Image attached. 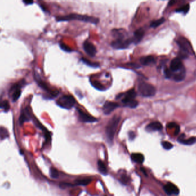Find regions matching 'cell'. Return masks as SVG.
Wrapping results in <instances>:
<instances>
[{
    "label": "cell",
    "mask_w": 196,
    "mask_h": 196,
    "mask_svg": "<svg viewBox=\"0 0 196 196\" xmlns=\"http://www.w3.org/2000/svg\"><path fill=\"white\" fill-rule=\"evenodd\" d=\"M55 19L57 21H69L71 20H78L85 23L97 24L99 22V19L93 16L83 15L77 13H70L65 16H56Z\"/></svg>",
    "instance_id": "cell-1"
},
{
    "label": "cell",
    "mask_w": 196,
    "mask_h": 196,
    "mask_svg": "<svg viewBox=\"0 0 196 196\" xmlns=\"http://www.w3.org/2000/svg\"><path fill=\"white\" fill-rule=\"evenodd\" d=\"M120 117L115 115L108 122L106 127V138L110 145L112 143L114 140V136L117 130L118 123L120 121Z\"/></svg>",
    "instance_id": "cell-2"
},
{
    "label": "cell",
    "mask_w": 196,
    "mask_h": 196,
    "mask_svg": "<svg viewBox=\"0 0 196 196\" xmlns=\"http://www.w3.org/2000/svg\"><path fill=\"white\" fill-rule=\"evenodd\" d=\"M75 103V99L71 95H64L60 97L56 101V104L58 106L67 110L72 108L74 106Z\"/></svg>",
    "instance_id": "cell-3"
},
{
    "label": "cell",
    "mask_w": 196,
    "mask_h": 196,
    "mask_svg": "<svg viewBox=\"0 0 196 196\" xmlns=\"http://www.w3.org/2000/svg\"><path fill=\"white\" fill-rule=\"evenodd\" d=\"M138 90L142 96L145 97H152L156 93L155 87L152 85L145 82L139 83Z\"/></svg>",
    "instance_id": "cell-4"
},
{
    "label": "cell",
    "mask_w": 196,
    "mask_h": 196,
    "mask_svg": "<svg viewBox=\"0 0 196 196\" xmlns=\"http://www.w3.org/2000/svg\"><path fill=\"white\" fill-rule=\"evenodd\" d=\"M25 81L23 79L19 82L15 83L11 87V90H9L10 93L12 94V102H16V101L20 98V96L21 94V87H24V85L25 84Z\"/></svg>",
    "instance_id": "cell-5"
},
{
    "label": "cell",
    "mask_w": 196,
    "mask_h": 196,
    "mask_svg": "<svg viewBox=\"0 0 196 196\" xmlns=\"http://www.w3.org/2000/svg\"><path fill=\"white\" fill-rule=\"evenodd\" d=\"M177 43L180 47L181 54L180 56L182 58H186L189 53L190 52V50L191 48L190 44L188 40L183 37H181L177 41Z\"/></svg>",
    "instance_id": "cell-6"
},
{
    "label": "cell",
    "mask_w": 196,
    "mask_h": 196,
    "mask_svg": "<svg viewBox=\"0 0 196 196\" xmlns=\"http://www.w3.org/2000/svg\"><path fill=\"white\" fill-rule=\"evenodd\" d=\"M133 43L132 38H127L123 39H116L111 43V46L114 49L122 50L126 49L129 47L130 44Z\"/></svg>",
    "instance_id": "cell-7"
},
{
    "label": "cell",
    "mask_w": 196,
    "mask_h": 196,
    "mask_svg": "<svg viewBox=\"0 0 196 196\" xmlns=\"http://www.w3.org/2000/svg\"><path fill=\"white\" fill-rule=\"evenodd\" d=\"M77 110L79 114V119L80 121L83 122H97V118H94L91 116H90L88 114H86L83 110L80 109L79 108H77Z\"/></svg>",
    "instance_id": "cell-8"
},
{
    "label": "cell",
    "mask_w": 196,
    "mask_h": 196,
    "mask_svg": "<svg viewBox=\"0 0 196 196\" xmlns=\"http://www.w3.org/2000/svg\"><path fill=\"white\" fill-rule=\"evenodd\" d=\"M83 48L85 52L91 57H94L96 54L97 50L94 44L88 40H85L83 44Z\"/></svg>",
    "instance_id": "cell-9"
},
{
    "label": "cell",
    "mask_w": 196,
    "mask_h": 196,
    "mask_svg": "<svg viewBox=\"0 0 196 196\" xmlns=\"http://www.w3.org/2000/svg\"><path fill=\"white\" fill-rule=\"evenodd\" d=\"M35 79L36 82L38 84V85H39L42 89H43L44 90L46 91L47 93H48L49 94H51V96H52L54 97H55L56 95L58 94V91H53L50 90V89H49V87H47V84L44 82H43V81L40 79L39 76V75L37 73H35Z\"/></svg>",
    "instance_id": "cell-10"
},
{
    "label": "cell",
    "mask_w": 196,
    "mask_h": 196,
    "mask_svg": "<svg viewBox=\"0 0 196 196\" xmlns=\"http://www.w3.org/2000/svg\"><path fill=\"white\" fill-rule=\"evenodd\" d=\"M118 107H119V104L117 102H111L108 101L105 102L103 105V112L105 115H109Z\"/></svg>",
    "instance_id": "cell-11"
},
{
    "label": "cell",
    "mask_w": 196,
    "mask_h": 196,
    "mask_svg": "<svg viewBox=\"0 0 196 196\" xmlns=\"http://www.w3.org/2000/svg\"><path fill=\"white\" fill-rule=\"evenodd\" d=\"M184 69L181 60L179 58H176L172 60L170 63V69L172 73H177Z\"/></svg>",
    "instance_id": "cell-12"
},
{
    "label": "cell",
    "mask_w": 196,
    "mask_h": 196,
    "mask_svg": "<svg viewBox=\"0 0 196 196\" xmlns=\"http://www.w3.org/2000/svg\"><path fill=\"white\" fill-rule=\"evenodd\" d=\"M31 114L29 110V108L27 106L21 110L19 119L20 125L21 126L25 122H29L31 119Z\"/></svg>",
    "instance_id": "cell-13"
},
{
    "label": "cell",
    "mask_w": 196,
    "mask_h": 196,
    "mask_svg": "<svg viewBox=\"0 0 196 196\" xmlns=\"http://www.w3.org/2000/svg\"><path fill=\"white\" fill-rule=\"evenodd\" d=\"M164 190L166 193L169 195H178L180 193L179 189L177 188L175 185L172 183H167L164 186Z\"/></svg>",
    "instance_id": "cell-14"
},
{
    "label": "cell",
    "mask_w": 196,
    "mask_h": 196,
    "mask_svg": "<svg viewBox=\"0 0 196 196\" xmlns=\"http://www.w3.org/2000/svg\"><path fill=\"white\" fill-rule=\"evenodd\" d=\"M112 35L115 40L126 39V32L123 29H114L112 31Z\"/></svg>",
    "instance_id": "cell-15"
},
{
    "label": "cell",
    "mask_w": 196,
    "mask_h": 196,
    "mask_svg": "<svg viewBox=\"0 0 196 196\" xmlns=\"http://www.w3.org/2000/svg\"><path fill=\"white\" fill-rule=\"evenodd\" d=\"M145 34V31H143V29L140 28L139 29L136 30V31L134 32V35H133V38H132L133 43L135 44L139 43L141 40L142 39L143 36Z\"/></svg>",
    "instance_id": "cell-16"
},
{
    "label": "cell",
    "mask_w": 196,
    "mask_h": 196,
    "mask_svg": "<svg viewBox=\"0 0 196 196\" xmlns=\"http://www.w3.org/2000/svg\"><path fill=\"white\" fill-rule=\"evenodd\" d=\"M178 141L180 143L184 144L185 145H192L193 144L196 143V137H192L189 138L188 139H185L184 134H182L178 139Z\"/></svg>",
    "instance_id": "cell-17"
},
{
    "label": "cell",
    "mask_w": 196,
    "mask_h": 196,
    "mask_svg": "<svg viewBox=\"0 0 196 196\" xmlns=\"http://www.w3.org/2000/svg\"><path fill=\"white\" fill-rule=\"evenodd\" d=\"M163 128L162 125L160 122H155L150 123L146 127V130L148 131H160Z\"/></svg>",
    "instance_id": "cell-18"
},
{
    "label": "cell",
    "mask_w": 196,
    "mask_h": 196,
    "mask_svg": "<svg viewBox=\"0 0 196 196\" xmlns=\"http://www.w3.org/2000/svg\"><path fill=\"white\" fill-rule=\"evenodd\" d=\"M140 63L145 66H149L151 64H154L155 62V59L153 57V56L149 55L142 57L140 59Z\"/></svg>",
    "instance_id": "cell-19"
},
{
    "label": "cell",
    "mask_w": 196,
    "mask_h": 196,
    "mask_svg": "<svg viewBox=\"0 0 196 196\" xmlns=\"http://www.w3.org/2000/svg\"><path fill=\"white\" fill-rule=\"evenodd\" d=\"M185 74H186V72H185L184 68L182 70H180L179 72H177V73L176 74H173L172 77L174 81H177V82H180V81H181L184 79L185 75H186Z\"/></svg>",
    "instance_id": "cell-20"
},
{
    "label": "cell",
    "mask_w": 196,
    "mask_h": 196,
    "mask_svg": "<svg viewBox=\"0 0 196 196\" xmlns=\"http://www.w3.org/2000/svg\"><path fill=\"white\" fill-rule=\"evenodd\" d=\"M131 158L134 162L138 163H142L145 160V157L140 153H134L131 155Z\"/></svg>",
    "instance_id": "cell-21"
},
{
    "label": "cell",
    "mask_w": 196,
    "mask_h": 196,
    "mask_svg": "<svg viewBox=\"0 0 196 196\" xmlns=\"http://www.w3.org/2000/svg\"><path fill=\"white\" fill-rule=\"evenodd\" d=\"M97 166H98V171L100 172V173L104 176H106L108 174V170H107L106 166L102 161H98Z\"/></svg>",
    "instance_id": "cell-22"
},
{
    "label": "cell",
    "mask_w": 196,
    "mask_h": 196,
    "mask_svg": "<svg viewBox=\"0 0 196 196\" xmlns=\"http://www.w3.org/2000/svg\"><path fill=\"white\" fill-rule=\"evenodd\" d=\"M80 60L81 62H82L85 65H87V66L90 67H93V68H98L100 67V63L97 62H91L89 60L87 59V58H81L80 59Z\"/></svg>",
    "instance_id": "cell-23"
},
{
    "label": "cell",
    "mask_w": 196,
    "mask_h": 196,
    "mask_svg": "<svg viewBox=\"0 0 196 196\" xmlns=\"http://www.w3.org/2000/svg\"><path fill=\"white\" fill-rule=\"evenodd\" d=\"M92 180L89 178H82V179H78L75 180V182L77 185H81V186H87L91 182Z\"/></svg>",
    "instance_id": "cell-24"
},
{
    "label": "cell",
    "mask_w": 196,
    "mask_h": 196,
    "mask_svg": "<svg viewBox=\"0 0 196 196\" xmlns=\"http://www.w3.org/2000/svg\"><path fill=\"white\" fill-rule=\"evenodd\" d=\"M165 21V18H161L158 20H155L151 24V27L153 28L157 27L161 25V24H162Z\"/></svg>",
    "instance_id": "cell-25"
},
{
    "label": "cell",
    "mask_w": 196,
    "mask_h": 196,
    "mask_svg": "<svg viewBox=\"0 0 196 196\" xmlns=\"http://www.w3.org/2000/svg\"><path fill=\"white\" fill-rule=\"evenodd\" d=\"M50 175L52 178H58L59 177V172L56 169L52 167L50 170Z\"/></svg>",
    "instance_id": "cell-26"
},
{
    "label": "cell",
    "mask_w": 196,
    "mask_h": 196,
    "mask_svg": "<svg viewBox=\"0 0 196 196\" xmlns=\"http://www.w3.org/2000/svg\"><path fill=\"white\" fill-rule=\"evenodd\" d=\"M1 109L4 110V111L5 112H8L9 108H10V106H9V102H8L7 100H4L3 101L1 102V106H0Z\"/></svg>",
    "instance_id": "cell-27"
},
{
    "label": "cell",
    "mask_w": 196,
    "mask_h": 196,
    "mask_svg": "<svg viewBox=\"0 0 196 196\" xmlns=\"http://www.w3.org/2000/svg\"><path fill=\"white\" fill-rule=\"evenodd\" d=\"M189 9H190V6L189 4H187V5H185L184 6L180 7V8L176 9V12H182V13L186 14V13L188 12Z\"/></svg>",
    "instance_id": "cell-28"
},
{
    "label": "cell",
    "mask_w": 196,
    "mask_h": 196,
    "mask_svg": "<svg viewBox=\"0 0 196 196\" xmlns=\"http://www.w3.org/2000/svg\"><path fill=\"white\" fill-rule=\"evenodd\" d=\"M59 47L63 50V51H65L66 52H71L73 51V50L72 48H71L70 47L67 46L66 44L63 43H59Z\"/></svg>",
    "instance_id": "cell-29"
},
{
    "label": "cell",
    "mask_w": 196,
    "mask_h": 196,
    "mask_svg": "<svg viewBox=\"0 0 196 196\" xmlns=\"http://www.w3.org/2000/svg\"><path fill=\"white\" fill-rule=\"evenodd\" d=\"M91 85H93V87H94V88L97 89V90H100V91H104V90H105V87H104L102 85L99 83L97 82H94L93 83H91Z\"/></svg>",
    "instance_id": "cell-30"
},
{
    "label": "cell",
    "mask_w": 196,
    "mask_h": 196,
    "mask_svg": "<svg viewBox=\"0 0 196 196\" xmlns=\"http://www.w3.org/2000/svg\"><path fill=\"white\" fill-rule=\"evenodd\" d=\"M162 147L166 149H172L173 147V145L170 143L169 141H163L162 142Z\"/></svg>",
    "instance_id": "cell-31"
},
{
    "label": "cell",
    "mask_w": 196,
    "mask_h": 196,
    "mask_svg": "<svg viewBox=\"0 0 196 196\" xmlns=\"http://www.w3.org/2000/svg\"><path fill=\"white\" fill-rule=\"evenodd\" d=\"M138 105V102L136 100H133L132 101L128 103L125 106H128V107H130L131 108H135L136 107H137Z\"/></svg>",
    "instance_id": "cell-32"
},
{
    "label": "cell",
    "mask_w": 196,
    "mask_h": 196,
    "mask_svg": "<svg viewBox=\"0 0 196 196\" xmlns=\"http://www.w3.org/2000/svg\"><path fill=\"white\" fill-rule=\"evenodd\" d=\"M3 136H4V138H6V137H8V131H7L6 129L4 128L3 127H1V139H2V140L3 139Z\"/></svg>",
    "instance_id": "cell-33"
},
{
    "label": "cell",
    "mask_w": 196,
    "mask_h": 196,
    "mask_svg": "<svg viewBox=\"0 0 196 196\" xmlns=\"http://www.w3.org/2000/svg\"><path fill=\"white\" fill-rule=\"evenodd\" d=\"M165 74L166 75V77L168 78H170L171 77H173V73L172 71L170 70V69H166V70H165Z\"/></svg>",
    "instance_id": "cell-34"
},
{
    "label": "cell",
    "mask_w": 196,
    "mask_h": 196,
    "mask_svg": "<svg viewBox=\"0 0 196 196\" xmlns=\"http://www.w3.org/2000/svg\"><path fill=\"white\" fill-rule=\"evenodd\" d=\"M70 186H73V185L70 184H68V183H61L60 184V188H66V187H70Z\"/></svg>",
    "instance_id": "cell-35"
},
{
    "label": "cell",
    "mask_w": 196,
    "mask_h": 196,
    "mask_svg": "<svg viewBox=\"0 0 196 196\" xmlns=\"http://www.w3.org/2000/svg\"><path fill=\"white\" fill-rule=\"evenodd\" d=\"M177 126L178 125L176 124L175 122H170L167 125V127L169 128H176Z\"/></svg>",
    "instance_id": "cell-36"
},
{
    "label": "cell",
    "mask_w": 196,
    "mask_h": 196,
    "mask_svg": "<svg viewBox=\"0 0 196 196\" xmlns=\"http://www.w3.org/2000/svg\"><path fill=\"white\" fill-rule=\"evenodd\" d=\"M24 4L25 5H31V4H33V1H23Z\"/></svg>",
    "instance_id": "cell-37"
},
{
    "label": "cell",
    "mask_w": 196,
    "mask_h": 196,
    "mask_svg": "<svg viewBox=\"0 0 196 196\" xmlns=\"http://www.w3.org/2000/svg\"><path fill=\"white\" fill-rule=\"evenodd\" d=\"M129 135H130V139H133V138L135 137V134L133 132H131Z\"/></svg>",
    "instance_id": "cell-38"
}]
</instances>
